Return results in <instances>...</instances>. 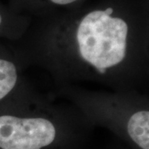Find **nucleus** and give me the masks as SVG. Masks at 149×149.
<instances>
[{
	"mask_svg": "<svg viewBox=\"0 0 149 149\" xmlns=\"http://www.w3.org/2000/svg\"><path fill=\"white\" fill-rule=\"evenodd\" d=\"M124 13L112 4L100 6L45 26L11 48L25 70H43L55 87L95 83L148 93V35Z\"/></svg>",
	"mask_w": 149,
	"mask_h": 149,
	"instance_id": "obj_1",
	"label": "nucleus"
},
{
	"mask_svg": "<svg viewBox=\"0 0 149 149\" xmlns=\"http://www.w3.org/2000/svg\"><path fill=\"white\" fill-rule=\"evenodd\" d=\"M95 128L72 104L27 80L0 104V149H86Z\"/></svg>",
	"mask_w": 149,
	"mask_h": 149,
	"instance_id": "obj_2",
	"label": "nucleus"
},
{
	"mask_svg": "<svg viewBox=\"0 0 149 149\" xmlns=\"http://www.w3.org/2000/svg\"><path fill=\"white\" fill-rule=\"evenodd\" d=\"M51 93L72 104L95 128L109 130L130 149H149L148 93L95 91L79 85L55 87Z\"/></svg>",
	"mask_w": 149,
	"mask_h": 149,
	"instance_id": "obj_3",
	"label": "nucleus"
},
{
	"mask_svg": "<svg viewBox=\"0 0 149 149\" xmlns=\"http://www.w3.org/2000/svg\"><path fill=\"white\" fill-rule=\"evenodd\" d=\"M24 70L13 49L0 43V104L8 100L26 81Z\"/></svg>",
	"mask_w": 149,
	"mask_h": 149,
	"instance_id": "obj_4",
	"label": "nucleus"
},
{
	"mask_svg": "<svg viewBox=\"0 0 149 149\" xmlns=\"http://www.w3.org/2000/svg\"><path fill=\"white\" fill-rule=\"evenodd\" d=\"M8 17H6L4 13L0 10V36L5 35L7 37L17 39L19 34H21V32L8 27Z\"/></svg>",
	"mask_w": 149,
	"mask_h": 149,
	"instance_id": "obj_5",
	"label": "nucleus"
},
{
	"mask_svg": "<svg viewBox=\"0 0 149 149\" xmlns=\"http://www.w3.org/2000/svg\"><path fill=\"white\" fill-rule=\"evenodd\" d=\"M104 149H130L127 147L125 144H123L122 142H120L117 139L113 138L111 142H109Z\"/></svg>",
	"mask_w": 149,
	"mask_h": 149,
	"instance_id": "obj_6",
	"label": "nucleus"
},
{
	"mask_svg": "<svg viewBox=\"0 0 149 149\" xmlns=\"http://www.w3.org/2000/svg\"><path fill=\"white\" fill-rule=\"evenodd\" d=\"M80 0H48V2L56 6H69Z\"/></svg>",
	"mask_w": 149,
	"mask_h": 149,
	"instance_id": "obj_7",
	"label": "nucleus"
}]
</instances>
